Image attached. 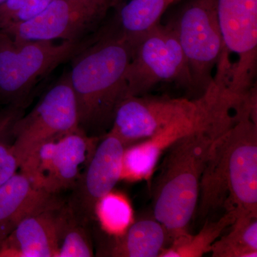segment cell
<instances>
[{
    "instance_id": "6da1fadb",
    "label": "cell",
    "mask_w": 257,
    "mask_h": 257,
    "mask_svg": "<svg viewBox=\"0 0 257 257\" xmlns=\"http://www.w3.org/2000/svg\"><path fill=\"white\" fill-rule=\"evenodd\" d=\"M256 113V101H245L211 145L201 179V219L223 209L237 217L257 216Z\"/></svg>"
},
{
    "instance_id": "7a4b0ae2",
    "label": "cell",
    "mask_w": 257,
    "mask_h": 257,
    "mask_svg": "<svg viewBox=\"0 0 257 257\" xmlns=\"http://www.w3.org/2000/svg\"><path fill=\"white\" fill-rule=\"evenodd\" d=\"M133 41L98 30L71 59L68 72L79 113V127L90 136L109 131L126 96V74Z\"/></svg>"
},
{
    "instance_id": "3957f363",
    "label": "cell",
    "mask_w": 257,
    "mask_h": 257,
    "mask_svg": "<svg viewBox=\"0 0 257 257\" xmlns=\"http://www.w3.org/2000/svg\"><path fill=\"white\" fill-rule=\"evenodd\" d=\"M233 120L234 115L197 130L177 140L166 151L154 184L153 211L172 241L188 234L211 145Z\"/></svg>"
},
{
    "instance_id": "277c9868",
    "label": "cell",
    "mask_w": 257,
    "mask_h": 257,
    "mask_svg": "<svg viewBox=\"0 0 257 257\" xmlns=\"http://www.w3.org/2000/svg\"><path fill=\"white\" fill-rule=\"evenodd\" d=\"M25 41L0 31V101L27 104L37 82L90 41Z\"/></svg>"
},
{
    "instance_id": "5b68a950",
    "label": "cell",
    "mask_w": 257,
    "mask_h": 257,
    "mask_svg": "<svg viewBox=\"0 0 257 257\" xmlns=\"http://www.w3.org/2000/svg\"><path fill=\"white\" fill-rule=\"evenodd\" d=\"M126 80V96L145 95L161 83L175 82L192 92L187 61L170 23H158L134 40Z\"/></svg>"
},
{
    "instance_id": "8992f818",
    "label": "cell",
    "mask_w": 257,
    "mask_h": 257,
    "mask_svg": "<svg viewBox=\"0 0 257 257\" xmlns=\"http://www.w3.org/2000/svg\"><path fill=\"white\" fill-rule=\"evenodd\" d=\"M170 23L187 61L192 92L202 96L214 82L224 52L216 0H188Z\"/></svg>"
},
{
    "instance_id": "52a82bcc",
    "label": "cell",
    "mask_w": 257,
    "mask_h": 257,
    "mask_svg": "<svg viewBox=\"0 0 257 257\" xmlns=\"http://www.w3.org/2000/svg\"><path fill=\"white\" fill-rule=\"evenodd\" d=\"M224 52L218 67L235 60L226 76V89L242 100L253 89L257 61V0H216Z\"/></svg>"
},
{
    "instance_id": "ba28073f",
    "label": "cell",
    "mask_w": 257,
    "mask_h": 257,
    "mask_svg": "<svg viewBox=\"0 0 257 257\" xmlns=\"http://www.w3.org/2000/svg\"><path fill=\"white\" fill-rule=\"evenodd\" d=\"M219 92L213 83L195 99L167 96H126L119 103L109 133L125 148L143 141L167 126L202 111Z\"/></svg>"
},
{
    "instance_id": "9c48e42d",
    "label": "cell",
    "mask_w": 257,
    "mask_h": 257,
    "mask_svg": "<svg viewBox=\"0 0 257 257\" xmlns=\"http://www.w3.org/2000/svg\"><path fill=\"white\" fill-rule=\"evenodd\" d=\"M100 138L76 128L42 143L20 165V172L37 189L57 195L73 187Z\"/></svg>"
},
{
    "instance_id": "30bf717a",
    "label": "cell",
    "mask_w": 257,
    "mask_h": 257,
    "mask_svg": "<svg viewBox=\"0 0 257 257\" xmlns=\"http://www.w3.org/2000/svg\"><path fill=\"white\" fill-rule=\"evenodd\" d=\"M78 127L77 100L66 72L28 114H24L15 122L13 145L20 166L42 143Z\"/></svg>"
},
{
    "instance_id": "8fae6325",
    "label": "cell",
    "mask_w": 257,
    "mask_h": 257,
    "mask_svg": "<svg viewBox=\"0 0 257 257\" xmlns=\"http://www.w3.org/2000/svg\"><path fill=\"white\" fill-rule=\"evenodd\" d=\"M111 8L96 0H53L35 18L0 31L25 41H79L99 30Z\"/></svg>"
},
{
    "instance_id": "7c38bea8",
    "label": "cell",
    "mask_w": 257,
    "mask_h": 257,
    "mask_svg": "<svg viewBox=\"0 0 257 257\" xmlns=\"http://www.w3.org/2000/svg\"><path fill=\"white\" fill-rule=\"evenodd\" d=\"M234 104L221 89L202 111L172 123L153 136L124 149L121 179L148 180L164 152L181 138L232 116Z\"/></svg>"
},
{
    "instance_id": "4fadbf2b",
    "label": "cell",
    "mask_w": 257,
    "mask_h": 257,
    "mask_svg": "<svg viewBox=\"0 0 257 257\" xmlns=\"http://www.w3.org/2000/svg\"><path fill=\"white\" fill-rule=\"evenodd\" d=\"M124 149L119 139L109 132L98 142L65 203L79 220L89 225L96 220V204L121 180Z\"/></svg>"
},
{
    "instance_id": "5bb4252c",
    "label": "cell",
    "mask_w": 257,
    "mask_h": 257,
    "mask_svg": "<svg viewBox=\"0 0 257 257\" xmlns=\"http://www.w3.org/2000/svg\"><path fill=\"white\" fill-rule=\"evenodd\" d=\"M60 200L25 217L0 244V256L57 257Z\"/></svg>"
},
{
    "instance_id": "9a60e30c",
    "label": "cell",
    "mask_w": 257,
    "mask_h": 257,
    "mask_svg": "<svg viewBox=\"0 0 257 257\" xmlns=\"http://www.w3.org/2000/svg\"><path fill=\"white\" fill-rule=\"evenodd\" d=\"M59 200L37 189L21 172L0 187V244L34 211Z\"/></svg>"
},
{
    "instance_id": "2e32d148",
    "label": "cell",
    "mask_w": 257,
    "mask_h": 257,
    "mask_svg": "<svg viewBox=\"0 0 257 257\" xmlns=\"http://www.w3.org/2000/svg\"><path fill=\"white\" fill-rule=\"evenodd\" d=\"M181 0H119L114 14L99 30L105 33L136 40L160 23L161 18L172 5Z\"/></svg>"
},
{
    "instance_id": "e0dca14e",
    "label": "cell",
    "mask_w": 257,
    "mask_h": 257,
    "mask_svg": "<svg viewBox=\"0 0 257 257\" xmlns=\"http://www.w3.org/2000/svg\"><path fill=\"white\" fill-rule=\"evenodd\" d=\"M109 236L99 256L159 257L168 240L165 227L155 219L135 221L122 234Z\"/></svg>"
},
{
    "instance_id": "ac0fdd59",
    "label": "cell",
    "mask_w": 257,
    "mask_h": 257,
    "mask_svg": "<svg viewBox=\"0 0 257 257\" xmlns=\"http://www.w3.org/2000/svg\"><path fill=\"white\" fill-rule=\"evenodd\" d=\"M237 217L236 211H225L220 219L207 220L198 234L183 235L172 241L170 247L164 248L159 257H200L210 252L211 246L226 228Z\"/></svg>"
},
{
    "instance_id": "d6986e66",
    "label": "cell",
    "mask_w": 257,
    "mask_h": 257,
    "mask_svg": "<svg viewBox=\"0 0 257 257\" xmlns=\"http://www.w3.org/2000/svg\"><path fill=\"white\" fill-rule=\"evenodd\" d=\"M229 233L211 246L213 257L257 256V216H239Z\"/></svg>"
},
{
    "instance_id": "ffe728a7",
    "label": "cell",
    "mask_w": 257,
    "mask_h": 257,
    "mask_svg": "<svg viewBox=\"0 0 257 257\" xmlns=\"http://www.w3.org/2000/svg\"><path fill=\"white\" fill-rule=\"evenodd\" d=\"M69 210L65 203L59 215L58 253L57 257L94 256L89 226Z\"/></svg>"
},
{
    "instance_id": "44dd1931",
    "label": "cell",
    "mask_w": 257,
    "mask_h": 257,
    "mask_svg": "<svg viewBox=\"0 0 257 257\" xmlns=\"http://www.w3.org/2000/svg\"><path fill=\"white\" fill-rule=\"evenodd\" d=\"M96 219L110 236L122 234L134 222L131 204L122 194L109 192L96 204Z\"/></svg>"
},
{
    "instance_id": "7402d4cb",
    "label": "cell",
    "mask_w": 257,
    "mask_h": 257,
    "mask_svg": "<svg viewBox=\"0 0 257 257\" xmlns=\"http://www.w3.org/2000/svg\"><path fill=\"white\" fill-rule=\"evenodd\" d=\"M13 127L0 133V187L20 169V163L13 149V142H11L13 140Z\"/></svg>"
},
{
    "instance_id": "603a6c76",
    "label": "cell",
    "mask_w": 257,
    "mask_h": 257,
    "mask_svg": "<svg viewBox=\"0 0 257 257\" xmlns=\"http://www.w3.org/2000/svg\"><path fill=\"white\" fill-rule=\"evenodd\" d=\"M23 104H8L0 110V133L14 126L15 122L25 112Z\"/></svg>"
},
{
    "instance_id": "cb8c5ba5",
    "label": "cell",
    "mask_w": 257,
    "mask_h": 257,
    "mask_svg": "<svg viewBox=\"0 0 257 257\" xmlns=\"http://www.w3.org/2000/svg\"><path fill=\"white\" fill-rule=\"evenodd\" d=\"M96 1L101 2V3H105L106 5H110L111 8H114L119 0H96Z\"/></svg>"
},
{
    "instance_id": "d4e9b609",
    "label": "cell",
    "mask_w": 257,
    "mask_h": 257,
    "mask_svg": "<svg viewBox=\"0 0 257 257\" xmlns=\"http://www.w3.org/2000/svg\"><path fill=\"white\" fill-rule=\"evenodd\" d=\"M5 1H6V0H0V5L4 3Z\"/></svg>"
}]
</instances>
